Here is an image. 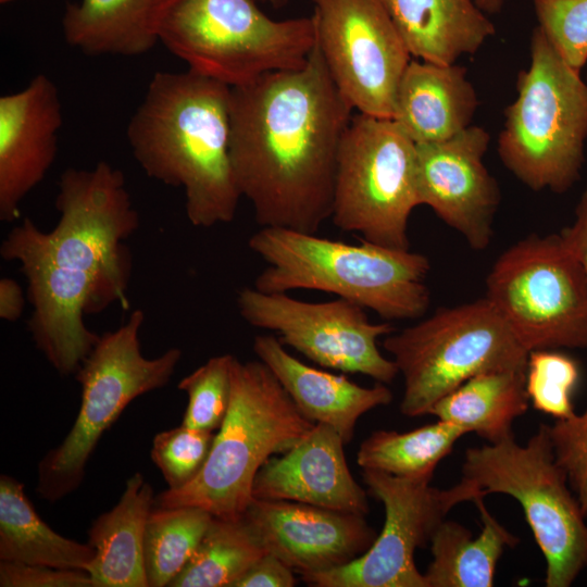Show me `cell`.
I'll use <instances>...</instances> for the list:
<instances>
[{
	"label": "cell",
	"mask_w": 587,
	"mask_h": 587,
	"mask_svg": "<svg viewBox=\"0 0 587 587\" xmlns=\"http://www.w3.org/2000/svg\"><path fill=\"white\" fill-rule=\"evenodd\" d=\"M60 217L49 232L26 217L0 254L20 263L33 307L28 329L61 375L76 374L100 336L84 317L112 304L129 309L132 257L125 245L139 226L121 170L105 161L67 168L59 182Z\"/></svg>",
	"instance_id": "obj_1"
},
{
	"label": "cell",
	"mask_w": 587,
	"mask_h": 587,
	"mask_svg": "<svg viewBox=\"0 0 587 587\" xmlns=\"http://www.w3.org/2000/svg\"><path fill=\"white\" fill-rule=\"evenodd\" d=\"M352 110L317 43L301 68L230 88V161L261 227L317 234L332 216L338 149Z\"/></svg>",
	"instance_id": "obj_2"
},
{
	"label": "cell",
	"mask_w": 587,
	"mask_h": 587,
	"mask_svg": "<svg viewBox=\"0 0 587 587\" xmlns=\"http://www.w3.org/2000/svg\"><path fill=\"white\" fill-rule=\"evenodd\" d=\"M230 88L190 70L157 72L126 137L150 177L180 187L191 225L234 220L241 198L229 153Z\"/></svg>",
	"instance_id": "obj_3"
},
{
	"label": "cell",
	"mask_w": 587,
	"mask_h": 587,
	"mask_svg": "<svg viewBox=\"0 0 587 587\" xmlns=\"http://www.w3.org/2000/svg\"><path fill=\"white\" fill-rule=\"evenodd\" d=\"M248 246L266 266L254 288L264 292H328L386 321L416 320L430 303L426 255L362 240L352 245L280 227H261Z\"/></svg>",
	"instance_id": "obj_4"
},
{
	"label": "cell",
	"mask_w": 587,
	"mask_h": 587,
	"mask_svg": "<svg viewBox=\"0 0 587 587\" xmlns=\"http://www.w3.org/2000/svg\"><path fill=\"white\" fill-rule=\"evenodd\" d=\"M230 382L228 411L203 467L187 485L155 496L154 508L198 507L220 517L243 514L261 466L315 425L260 360L234 358Z\"/></svg>",
	"instance_id": "obj_5"
},
{
	"label": "cell",
	"mask_w": 587,
	"mask_h": 587,
	"mask_svg": "<svg viewBox=\"0 0 587 587\" xmlns=\"http://www.w3.org/2000/svg\"><path fill=\"white\" fill-rule=\"evenodd\" d=\"M530 63L517 75L515 100L498 138L502 164L534 191L563 193L579 179L587 141V83L540 27Z\"/></svg>",
	"instance_id": "obj_6"
},
{
	"label": "cell",
	"mask_w": 587,
	"mask_h": 587,
	"mask_svg": "<svg viewBox=\"0 0 587 587\" xmlns=\"http://www.w3.org/2000/svg\"><path fill=\"white\" fill-rule=\"evenodd\" d=\"M159 41L188 70L237 87L304 66L316 28L312 15L273 20L257 0H166Z\"/></svg>",
	"instance_id": "obj_7"
},
{
	"label": "cell",
	"mask_w": 587,
	"mask_h": 587,
	"mask_svg": "<svg viewBox=\"0 0 587 587\" xmlns=\"http://www.w3.org/2000/svg\"><path fill=\"white\" fill-rule=\"evenodd\" d=\"M403 377L400 412L429 414L434 404L478 374L495 370L526 371L528 351L486 298L430 316L383 340Z\"/></svg>",
	"instance_id": "obj_8"
},
{
	"label": "cell",
	"mask_w": 587,
	"mask_h": 587,
	"mask_svg": "<svg viewBox=\"0 0 587 587\" xmlns=\"http://www.w3.org/2000/svg\"><path fill=\"white\" fill-rule=\"evenodd\" d=\"M462 477L486 497L503 494L522 507L546 561L547 587H569L587 567V522L541 424L525 445L514 436L465 451Z\"/></svg>",
	"instance_id": "obj_9"
},
{
	"label": "cell",
	"mask_w": 587,
	"mask_h": 587,
	"mask_svg": "<svg viewBox=\"0 0 587 587\" xmlns=\"http://www.w3.org/2000/svg\"><path fill=\"white\" fill-rule=\"evenodd\" d=\"M143 322V311H133L125 324L100 336L76 372L80 407L63 441L38 463L36 492L41 499L55 502L75 491L104 432L133 400L164 387L173 376L182 350L143 357L139 341Z\"/></svg>",
	"instance_id": "obj_10"
},
{
	"label": "cell",
	"mask_w": 587,
	"mask_h": 587,
	"mask_svg": "<svg viewBox=\"0 0 587 587\" xmlns=\"http://www.w3.org/2000/svg\"><path fill=\"white\" fill-rule=\"evenodd\" d=\"M419 205L415 142L392 118L352 115L337 155L335 226L372 243L410 249L409 218Z\"/></svg>",
	"instance_id": "obj_11"
},
{
	"label": "cell",
	"mask_w": 587,
	"mask_h": 587,
	"mask_svg": "<svg viewBox=\"0 0 587 587\" xmlns=\"http://www.w3.org/2000/svg\"><path fill=\"white\" fill-rule=\"evenodd\" d=\"M485 297L528 352L587 349V276L560 234L528 235L503 251Z\"/></svg>",
	"instance_id": "obj_12"
},
{
	"label": "cell",
	"mask_w": 587,
	"mask_h": 587,
	"mask_svg": "<svg viewBox=\"0 0 587 587\" xmlns=\"http://www.w3.org/2000/svg\"><path fill=\"white\" fill-rule=\"evenodd\" d=\"M362 478L370 494L384 505L382 532L353 561L302 576L303 582L315 587H427L424 574L416 567L415 551L429 545L451 509L485 496L463 477L447 489L430 486V480L374 470H363Z\"/></svg>",
	"instance_id": "obj_13"
},
{
	"label": "cell",
	"mask_w": 587,
	"mask_h": 587,
	"mask_svg": "<svg viewBox=\"0 0 587 587\" xmlns=\"http://www.w3.org/2000/svg\"><path fill=\"white\" fill-rule=\"evenodd\" d=\"M240 316L251 326L274 332L314 363L344 373L366 375L389 384L398 369L382 354L378 338L395 332L389 322L373 323L365 309L337 298L311 302L288 292H264L242 288L237 296Z\"/></svg>",
	"instance_id": "obj_14"
},
{
	"label": "cell",
	"mask_w": 587,
	"mask_h": 587,
	"mask_svg": "<svg viewBox=\"0 0 587 587\" xmlns=\"http://www.w3.org/2000/svg\"><path fill=\"white\" fill-rule=\"evenodd\" d=\"M316 43L353 110L392 118L411 54L382 0H313Z\"/></svg>",
	"instance_id": "obj_15"
},
{
	"label": "cell",
	"mask_w": 587,
	"mask_h": 587,
	"mask_svg": "<svg viewBox=\"0 0 587 587\" xmlns=\"http://www.w3.org/2000/svg\"><path fill=\"white\" fill-rule=\"evenodd\" d=\"M489 133L471 125L442 141L416 145L421 205L429 207L476 250L491 240L501 192L484 164Z\"/></svg>",
	"instance_id": "obj_16"
},
{
	"label": "cell",
	"mask_w": 587,
	"mask_h": 587,
	"mask_svg": "<svg viewBox=\"0 0 587 587\" xmlns=\"http://www.w3.org/2000/svg\"><path fill=\"white\" fill-rule=\"evenodd\" d=\"M243 515L266 551L301 576L353 561L377 537L364 515L296 501L252 498Z\"/></svg>",
	"instance_id": "obj_17"
},
{
	"label": "cell",
	"mask_w": 587,
	"mask_h": 587,
	"mask_svg": "<svg viewBox=\"0 0 587 587\" xmlns=\"http://www.w3.org/2000/svg\"><path fill=\"white\" fill-rule=\"evenodd\" d=\"M60 93L37 74L23 89L0 97V220L14 222L20 204L45 178L58 154Z\"/></svg>",
	"instance_id": "obj_18"
},
{
	"label": "cell",
	"mask_w": 587,
	"mask_h": 587,
	"mask_svg": "<svg viewBox=\"0 0 587 587\" xmlns=\"http://www.w3.org/2000/svg\"><path fill=\"white\" fill-rule=\"evenodd\" d=\"M345 445L333 427L316 423L291 449L261 466L252 497L367 514L366 492L350 473Z\"/></svg>",
	"instance_id": "obj_19"
},
{
	"label": "cell",
	"mask_w": 587,
	"mask_h": 587,
	"mask_svg": "<svg viewBox=\"0 0 587 587\" xmlns=\"http://www.w3.org/2000/svg\"><path fill=\"white\" fill-rule=\"evenodd\" d=\"M252 348L298 410L311 422L333 427L346 445L352 440L361 415L392 400L385 384L363 387L345 375L310 366L290 354L275 336H255Z\"/></svg>",
	"instance_id": "obj_20"
},
{
	"label": "cell",
	"mask_w": 587,
	"mask_h": 587,
	"mask_svg": "<svg viewBox=\"0 0 587 587\" xmlns=\"http://www.w3.org/2000/svg\"><path fill=\"white\" fill-rule=\"evenodd\" d=\"M477 107L465 67L410 61L397 88L392 120L416 145L437 142L471 126Z\"/></svg>",
	"instance_id": "obj_21"
},
{
	"label": "cell",
	"mask_w": 587,
	"mask_h": 587,
	"mask_svg": "<svg viewBox=\"0 0 587 587\" xmlns=\"http://www.w3.org/2000/svg\"><path fill=\"white\" fill-rule=\"evenodd\" d=\"M410 54L453 64L474 54L496 28L472 0H382Z\"/></svg>",
	"instance_id": "obj_22"
},
{
	"label": "cell",
	"mask_w": 587,
	"mask_h": 587,
	"mask_svg": "<svg viewBox=\"0 0 587 587\" xmlns=\"http://www.w3.org/2000/svg\"><path fill=\"white\" fill-rule=\"evenodd\" d=\"M154 499L150 484L135 473L118 502L92 522L88 544L95 557L86 572L95 587H149L143 538Z\"/></svg>",
	"instance_id": "obj_23"
},
{
	"label": "cell",
	"mask_w": 587,
	"mask_h": 587,
	"mask_svg": "<svg viewBox=\"0 0 587 587\" xmlns=\"http://www.w3.org/2000/svg\"><path fill=\"white\" fill-rule=\"evenodd\" d=\"M166 0H78L66 4L64 40L89 55L137 57L159 42Z\"/></svg>",
	"instance_id": "obj_24"
},
{
	"label": "cell",
	"mask_w": 587,
	"mask_h": 587,
	"mask_svg": "<svg viewBox=\"0 0 587 587\" xmlns=\"http://www.w3.org/2000/svg\"><path fill=\"white\" fill-rule=\"evenodd\" d=\"M485 497L473 500L482 521V530L472 532L455 521H442L429 546L433 560L424 573L427 587H491L497 563L505 548L519 538L487 509Z\"/></svg>",
	"instance_id": "obj_25"
},
{
	"label": "cell",
	"mask_w": 587,
	"mask_h": 587,
	"mask_svg": "<svg viewBox=\"0 0 587 587\" xmlns=\"http://www.w3.org/2000/svg\"><path fill=\"white\" fill-rule=\"evenodd\" d=\"M523 370L478 374L438 400L429 414L475 433L488 444L513 437L514 421L528 409Z\"/></svg>",
	"instance_id": "obj_26"
},
{
	"label": "cell",
	"mask_w": 587,
	"mask_h": 587,
	"mask_svg": "<svg viewBox=\"0 0 587 587\" xmlns=\"http://www.w3.org/2000/svg\"><path fill=\"white\" fill-rule=\"evenodd\" d=\"M95 557L87 542L63 537L37 514L24 485L0 477V560L86 571Z\"/></svg>",
	"instance_id": "obj_27"
},
{
	"label": "cell",
	"mask_w": 587,
	"mask_h": 587,
	"mask_svg": "<svg viewBox=\"0 0 587 587\" xmlns=\"http://www.w3.org/2000/svg\"><path fill=\"white\" fill-rule=\"evenodd\" d=\"M466 434L464 428L441 420L405 433L376 430L361 442L357 463L362 470L432 480L438 463Z\"/></svg>",
	"instance_id": "obj_28"
},
{
	"label": "cell",
	"mask_w": 587,
	"mask_h": 587,
	"mask_svg": "<svg viewBox=\"0 0 587 587\" xmlns=\"http://www.w3.org/2000/svg\"><path fill=\"white\" fill-rule=\"evenodd\" d=\"M266 552L243 514L213 516L195 554L170 586L234 587Z\"/></svg>",
	"instance_id": "obj_29"
},
{
	"label": "cell",
	"mask_w": 587,
	"mask_h": 587,
	"mask_svg": "<svg viewBox=\"0 0 587 587\" xmlns=\"http://www.w3.org/2000/svg\"><path fill=\"white\" fill-rule=\"evenodd\" d=\"M212 517L198 507L152 509L143 538L149 587L170 586L195 554Z\"/></svg>",
	"instance_id": "obj_30"
},
{
	"label": "cell",
	"mask_w": 587,
	"mask_h": 587,
	"mask_svg": "<svg viewBox=\"0 0 587 587\" xmlns=\"http://www.w3.org/2000/svg\"><path fill=\"white\" fill-rule=\"evenodd\" d=\"M578 377V365L570 355L554 349L528 352L525 387L534 409L555 420L572 416V395Z\"/></svg>",
	"instance_id": "obj_31"
},
{
	"label": "cell",
	"mask_w": 587,
	"mask_h": 587,
	"mask_svg": "<svg viewBox=\"0 0 587 587\" xmlns=\"http://www.w3.org/2000/svg\"><path fill=\"white\" fill-rule=\"evenodd\" d=\"M233 354L210 358L182 378L177 388L188 396L182 424L193 429L214 432L222 425L230 402Z\"/></svg>",
	"instance_id": "obj_32"
},
{
	"label": "cell",
	"mask_w": 587,
	"mask_h": 587,
	"mask_svg": "<svg viewBox=\"0 0 587 587\" xmlns=\"http://www.w3.org/2000/svg\"><path fill=\"white\" fill-rule=\"evenodd\" d=\"M214 433L185 425L158 433L152 441L151 460L162 473L168 489L191 482L203 467Z\"/></svg>",
	"instance_id": "obj_33"
},
{
	"label": "cell",
	"mask_w": 587,
	"mask_h": 587,
	"mask_svg": "<svg viewBox=\"0 0 587 587\" xmlns=\"http://www.w3.org/2000/svg\"><path fill=\"white\" fill-rule=\"evenodd\" d=\"M538 27L562 59L579 72L587 63V0H534Z\"/></svg>",
	"instance_id": "obj_34"
},
{
	"label": "cell",
	"mask_w": 587,
	"mask_h": 587,
	"mask_svg": "<svg viewBox=\"0 0 587 587\" xmlns=\"http://www.w3.org/2000/svg\"><path fill=\"white\" fill-rule=\"evenodd\" d=\"M553 453L587 517V407L549 425Z\"/></svg>",
	"instance_id": "obj_35"
},
{
	"label": "cell",
	"mask_w": 587,
	"mask_h": 587,
	"mask_svg": "<svg viewBox=\"0 0 587 587\" xmlns=\"http://www.w3.org/2000/svg\"><path fill=\"white\" fill-rule=\"evenodd\" d=\"M1 587H95L84 570L58 569L47 565L1 561Z\"/></svg>",
	"instance_id": "obj_36"
},
{
	"label": "cell",
	"mask_w": 587,
	"mask_h": 587,
	"mask_svg": "<svg viewBox=\"0 0 587 587\" xmlns=\"http://www.w3.org/2000/svg\"><path fill=\"white\" fill-rule=\"evenodd\" d=\"M295 572L271 552L260 558L234 587H292Z\"/></svg>",
	"instance_id": "obj_37"
},
{
	"label": "cell",
	"mask_w": 587,
	"mask_h": 587,
	"mask_svg": "<svg viewBox=\"0 0 587 587\" xmlns=\"http://www.w3.org/2000/svg\"><path fill=\"white\" fill-rule=\"evenodd\" d=\"M559 234L587 276V186L576 205L574 222Z\"/></svg>",
	"instance_id": "obj_38"
},
{
	"label": "cell",
	"mask_w": 587,
	"mask_h": 587,
	"mask_svg": "<svg viewBox=\"0 0 587 587\" xmlns=\"http://www.w3.org/2000/svg\"><path fill=\"white\" fill-rule=\"evenodd\" d=\"M25 307V297L20 284L12 278L0 279V317L7 322L17 321Z\"/></svg>",
	"instance_id": "obj_39"
},
{
	"label": "cell",
	"mask_w": 587,
	"mask_h": 587,
	"mask_svg": "<svg viewBox=\"0 0 587 587\" xmlns=\"http://www.w3.org/2000/svg\"><path fill=\"white\" fill-rule=\"evenodd\" d=\"M484 13H499L503 5V0H472Z\"/></svg>",
	"instance_id": "obj_40"
},
{
	"label": "cell",
	"mask_w": 587,
	"mask_h": 587,
	"mask_svg": "<svg viewBox=\"0 0 587 587\" xmlns=\"http://www.w3.org/2000/svg\"><path fill=\"white\" fill-rule=\"evenodd\" d=\"M259 1L267 3L273 8H280L285 5L288 0H259Z\"/></svg>",
	"instance_id": "obj_41"
},
{
	"label": "cell",
	"mask_w": 587,
	"mask_h": 587,
	"mask_svg": "<svg viewBox=\"0 0 587 587\" xmlns=\"http://www.w3.org/2000/svg\"><path fill=\"white\" fill-rule=\"evenodd\" d=\"M12 1H13V0H0V3H1V4H7V3L12 2Z\"/></svg>",
	"instance_id": "obj_42"
}]
</instances>
